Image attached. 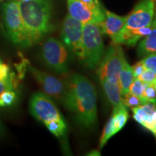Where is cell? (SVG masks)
Wrapping results in <instances>:
<instances>
[{
	"mask_svg": "<svg viewBox=\"0 0 156 156\" xmlns=\"http://www.w3.org/2000/svg\"><path fill=\"white\" fill-rule=\"evenodd\" d=\"M64 106L75 115V119L84 128L93 127L97 123V96L93 83L80 74L70 76L67 83Z\"/></svg>",
	"mask_w": 156,
	"mask_h": 156,
	"instance_id": "6da1fadb",
	"label": "cell"
},
{
	"mask_svg": "<svg viewBox=\"0 0 156 156\" xmlns=\"http://www.w3.org/2000/svg\"><path fill=\"white\" fill-rule=\"evenodd\" d=\"M26 33V47L33 46L52 29L51 0L18 2Z\"/></svg>",
	"mask_w": 156,
	"mask_h": 156,
	"instance_id": "7a4b0ae2",
	"label": "cell"
},
{
	"mask_svg": "<svg viewBox=\"0 0 156 156\" xmlns=\"http://www.w3.org/2000/svg\"><path fill=\"white\" fill-rule=\"evenodd\" d=\"M103 34L100 24H84L80 61L89 69H93L98 67L104 55Z\"/></svg>",
	"mask_w": 156,
	"mask_h": 156,
	"instance_id": "3957f363",
	"label": "cell"
},
{
	"mask_svg": "<svg viewBox=\"0 0 156 156\" xmlns=\"http://www.w3.org/2000/svg\"><path fill=\"white\" fill-rule=\"evenodd\" d=\"M2 20L7 36L15 44L26 47V33L16 0L4 4Z\"/></svg>",
	"mask_w": 156,
	"mask_h": 156,
	"instance_id": "277c9868",
	"label": "cell"
},
{
	"mask_svg": "<svg viewBox=\"0 0 156 156\" xmlns=\"http://www.w3.org/2000/svg\"><path fill=\"white\" fill-rule=\"evenodd\" d=\"M41 57L46 65L55 73L64 75L68 72L69 51L63 43L57 39L51 37L44 43Z\"/></svg>",
	"mask_w": 156,
	"mask_h": 156,
	"instance_id": "5b68a950",
	"label": "cell"
},
{
	"mask_svg": "<svg viewBox=\"0 0 156 156\" xmlns=\"http://www.w3.org/2000/svg\"><path fill=\"white\" fill-rule=\"evenodd\" d=\"M125 58L124 51L119 44L109 45L105 51L102 60L98 65V75L101 80H107L119 85V74Z\"/></svg>",
	"mask_w": 156,
	"mask_h": 156,
	"instance_id": "8992f818",
	"label": "cell"
},
{
	"mask_svg": "<svg viewBox=\"0 0 156 156\" xmlns=\"http://www.w3.org/2000/svg\"><path fill=\"white\" fill-rule=\"evenodd\" d=\"M84 24L68 14L64 20L62 30V40L70 53L75 54L80 61L82 41Z\"/></svg>",
	"mask_w": 156,
	"mask_h": 156,
	"instance_id": "52a82bcc",
	"label": "cell"
},
{
	"mask_svg": "<svg viewBox=\"0 0 156 156\" xmlns=\"http://www.w3.org/2000/svg\"><path fill=\"white\" fill-rule=\"evenodd\" d=\"M30 112L37 120L44 124L63 119L61 113L50 97L41 92L36 93L31 97Z\"/></svg>",
	"mask_w": 156,
	"mask_h": 156,
	"instance_id": "ba28073f",
	"label": "cell"
},
{
	"mask_svg": "<svg viewBox=\"0 0 156 156\" xmlns=\"http://www.w3.org/2000/svg\"><path fill=\"white\" fill-rule=\"evenodd\" d=\"M155 6L154 0H140L126 16L123 32L136 30L151 25L155 14Z\"/></svg>",
	"mask_w": 156,
	"mask_h": 156,
	"instance_id": "9c48e42d",
	"label": "cell"
},
{
	"mask_svg": "<svg viewBox=\"0 0 156 156\" xmlns=\"http://www.w3.org/2000/svg\"><path fill=\"white\" fill-rule=\"evenodd\" d=\"M26 67L34 76L36 80L41 85L45 94L54 98L58 101L63 102L67 93V84L57 79L54 76L40 71L33 67L30 63H27Z\"/></svg>",
	"mask_w": 156,
	"mask_h": 156,
	"instance_id": "30bf717a",
	"label": "cell"
},
{
	"mask_svg": "<svg viewBox=\"0 0 156 156\" xmlns=\"http://www.w3.org/2000/svg\"><path fill=\"white\" fill-rule=\"evenodd\" d=\"M69 15L83 24H101L104 20L105 14L102 10L94 11L87 7L80 0H67Z\"/></svg>",
	"mask_w": 156,
	"mask_h": 156,
	"instance_id": "8fae6325",
	"label": "cell"
},
{
	"mask_svg": "<svg viewBox=\"0 0 156 156\" xmlns=\"http://www.w3.org/2000/svg\"><path fill=\"white\" fill-rule=\"evenodd\" d=\"M105 19L101 23L103 34H106L115 44H122V32L125 25L126 16H120L104 9Z\"/></svg>",
	"mask_w": 156,
	"mask_h": 156,
	"instance_id": "7c38bea8",
	"label": "cell"
},
{
	"mask_svg": "<svg viewBox=\"0 0 156 156\" xmlns=\"http://www.w3.org/2000/svg\"><path fill=\"white\" fill-rule=\"evenodd\" d=\"M136 122L151 131L156 138V102L147 101L142 106L132 108Z\"/></svg>",
	"mask_w": 156,
	"mask_h": 156,
	"instance_id": "4fadbf2b",
	"label": "cell"
},
{
	"mask_svg": "<svg viewBox=\"0 0 156 156\" xmlns=\"http://www.w3.org/2000/svg\"><path fill=\"white\" fill-rule=\"evenodd\" d=\"M101 83L107 98L113 106V110L125 107L123 104L122 95L119 85L113 83L107 80H101Z\"/></svg>",
	"mask_w": 156,
	"mask_h": 156,
	"instance_id": "5bb4252c",
	"label": "cell"
},
{
	"mask_svg": "<svg viewBox=\"0 0 156 156\" xmlns=\"http://www.w3.org/2000/svg\"><path fill=\"white\" fill-rule=\"evenodd\" d=\"M137 48V54L140 57L151 54H156V15L154 14L152 21V30L149 35L144 37Z\"/></svg>",
	"mask_w": 156,
	"mask_h": 156,
	"instance_id": "9a60e30c",
	"label": "cell"
},
{
	"mask_svg": "<svg viewBox=\"0 0 156 156\" xmlns=\"http://www.w3.org/2000/svg\"><path fill=\"white\" fill-rule=\"evenodd\" d=\"M133 80L134 75L132 67L126 62V58H124L122 69L119 74V86L122 96L129 93V87L133 82Z\"/></svg>",
	"mask_w": 156,
	"mask_h": 156,
	"instance_id": "2e32d148",
	"label": "cell"
},
{
	"mask_svg": "<svg viewBox=\"0 0 156 156\" xmlns=\"http://www.w3.org/2000/svg\"><path fill=\"white\" fill-rule=\"evenodd\" d=\"M114 119V126L116 132H119L125 126L129 119V114L126 107L113 110L112 114Z\"/></svg>",
	"mask_w": 156,
	"mask_h": 156,
	"instance_id": "e0dca14e",
	"label": "cell"
},
{
	"mask_svg": "<svg viewBox=\"0 0 156 156\" xmlns=\"http://www.w3.org/2000/svg\"><path fill=\"white\" fill-rule=\"evenodd\" d=\"M44 124L48 131L51 132L54 135L57 137L63 135L66 131V129H67V125H66L64 119L51 121V122H47Z\"/></svg>",
	"mask_w": 156,
	"mask_h": 156,
	"instance_id": "ac0fdd59",
	"label": "cell"
},
{
	"mask_svg": "<svg viewBox=\"0 0 156 156\" xmlns=\"http://www.w3.org/2000/svg\"><path fill=\"white\" fill-rule=\"evenodd\" d=\"M116 133L117 132L114 126V119H113V116H112L108 122H107L106 126L104 127V129H103L102 136H101L100 142H99V147L103 148V146L106 145V142H108V140Z\"/></svg>",
	"mask_w": 156,
	"mask_h": 156,
	"instance_id": "d6986e66",
	"label": "cell"
},
{
	"mask_svg": "<svg viewBox=\"0 0 156 156\" xmlns=\"http://www.w3.org/2000/svg\"><path fill=\"white\" fill-rule=\"evenodd\" d=\"M123 104L125 106L126 108H136L143 105L147 101H144L143 99L128 93L126 95H123Z\"/></svg>",
	"mask_w": 156,
	"mask_h": 156,
	"instance_id": "ffe728a7",
	"label": "cell"
},
{
	"mask_svg": "<svg viewBox=\"0 0 156 156\" xmlns=\"http://www.w3.org/2000/svg\"><path fill=\"white\" fill-rule=\"evenodd\" d=\"M16 93L12 90L4 91L0 94V108L9 107L16 101Z\"/></svg>",
	"mask_w": 156,
	"mask_h": 156,
	"instance_id": "44dd1931",
	"label": "cell"
},
{
	"mask_svg": "<svg viewBox=\"0 0 156 156\" xmlns=\"http://www.w3.org/2000/svg\"><path fill=\"white\" fill-rule=\"evenodd\" d=\"M144 87H145V83L143 82H142L138 78H134L133 82L129 87V93L142 99Z\"/></svg>",
	"mask_w": 156,
	"mask_h": 156,
	"instance_id": "7402d4cb",
	"label": "cell"
},
{
	"mask_svg": "<svg viewBox=\"0 0 156 156\" xmlns=\"http://www.w3.org/2000/svg\"><path fill=\"white\" fill-rule=\"evenodd\" d=\"M142 99L145 101H152L156 102V91L153 84L145 83Z\"/></svg>",
	"mask_w": 156,
	"mask_h": 156,
	"instance_id": "603a6c76",
	"label": "cell"
},
{
	"mask_svg": "<svg viewBox=\"0 0 156 156\" xmlns=\"http://www.w3.org/2000/svg\"><path fill=\"white\" fill-rule=\"evenodd\" d=\"M16 84L17 82L15 80V74L11 73L9 77L7 80L0 81V94L5 90H12L16 87Z\"/></svg>",
	"mask_w": 156,
	"mask_h": 156,
	"instance_id": "cb8c5ba5",
	"label": "cell"
},
{
	"mask_svg": "<svg viewBox=\"0 0 156 156\" xmlns=\"http://www.w3.org/2000/svg\"><path fill=\"white\" fill-rule=\"evenodd\" d=\"M146 69L151 70L156 74V54H151L144 56L142 60Z\"/></svg>",
	"mask_w": 156,
	"mask_h": 156,
	"instance_id": "d4e9b609",
	"label": "cell"
},
{
	"mask_svg": "<svg viewBox=\"0 0 156 156\" xmlns=\"http://www.w3.org/2000/svg\"><path fill=\"white\" fill-rule=\"evenodd\" d=\"M142 82L146 84H153L156 80V74L149 69H145L144 72L137 77Z\"/></svg>",
	"mask_w": 156,
	"mask_h": 156,
	"instance_id": "484cf974",
	"label": "cell"
},
{
	"mask_svg": "<svg viewBox=\"0 0 156 156\" xmlns=\"http://www.w3.org/2000/svg\"><path fill=\"white\" fill-rule=\"evenodd\" d=\"M10 68L7 64L1 63L0 64V81L7 80L10 75Z\"/></svg>",
	"mask_w": 156,
	"mask_h": 156,
	"instance_id": "4316f807",
	"label": "cell"
},
{
	"mask_svg": "<svg viewBox=\"0 0 156 156\" xmlns=\"http://www.w3.org/2000/svg\"><path fill=\"white\" fill-rule=\"evenodd\" d=\"M132 73H133L134 78H137L141 74L143 73L144 70L145 69V66L142 61L137 62L132 67Z\"/></svg>",
	"mask_w": 156,
	"mask_h": 156,
	"instance_id": "83f0119b",
	"label": "cell"
},
{
	"mask_svg": "<svg viewBox=\"0 0 156 156\" xmlns=\"http://www.w3.org/2000/svg\"><path fill=\"white\" fill-rule=\"evenodd\" d=\"M84 5H86L87 7L94 11H100L101 10L100 6H98L95 3V0H80Z\"/></svg>",
	"mask_w": 156,
	"mask_h": 156,
	"instance_id": "f1b7e54d",
	"label": "cell"
},
{
	"mask_svg": "<svg viewBox=\"0 0 156 156\" xmlns=\"http://www.w3.org/2000/svg\"><path fill=\"white\" fill-rule=\"evenodd\" d=\"M101 155L100 152L97 151H93L87 153V155Z\"/></svg>",
	"mask_w": 156,
	"mask_h": 156,
	"instance_id": "f546056e",
	"label": "cell"
},
{
	"mask_svg": "<svg viewBox=\"0 0 156 156\" xmlns=\"http://www.w3.org/2000/svg\"><path fill=\"white\" fill-rule=\"evenodd\" d=\"M3 133H4V128H3L2 124V123L0 122V136H1Z\"/></svg>",
	"mask_w": 156,
	"mask_h": 156,
	"instance_id": "4dcf8cb0",
	"label": "cell"
},
{
	"mask_svg": "<svg viewBox=\"0 0 156 156\" xmlns=\"http://www.w3.org/2000/svg\"><path fill=\"white\" fill-rule=\"evenodd\" d=\"M95 3H96L98 5L100 6V7H101V5H100V2H99V0H95Z\"/></svg>",
	"mask_w": 156,
	"mask_h": 156,
	"instance_id": "1f68e13d",
	"label": "cell"
},
{
	"mask_svg": "<svg viewBox=\"0 0 156 156\" xmlns=\"http://www.w3.org/2000/svg\"><path fill=\"white\" fill-rule=\"evenodd\" d=\"M153 85H154V87H155V91H156V80H155V82H154V83H153Z\"/></svg>",
	"mask_w": 156,
	"mask_h": 156,
	"instance_id": "d6a6232c",
	"label": "cell"
},
{
	"mask_svg": "<svg viewBox=\"0 0 156 156\" xmlns=\"http://www.w3.org/2000/svg\"><path fill=\"white\" fill-rule=\"evenodd\" d=\"M17 2H28V1H30V0H16Z\"/></svg>",
	"mask_w": 156,
	"mask_h": 156,
	"instance_id": "836d02e7",
	"label": "cell"
},
{
	"mask_svg": "<svg viewBox=\"0 0 156 156\" xmlns=\"http://www.w3.org/2000/svg\"><path fill=\"white\" fill-rule=\"evenodd\" d=\"M155 15H156V5L155 6Z\"/></svg>",
	"mask_w": 156,
	"mask_h": 156,
	"instance_id": "e575fe53",
	"label": "cell"
},
{
	"mask_svg": "<svg viewBox=\"0 0 156 156\" xmlns=\"http://www.w3.org/2000/svg\"><path fill=\"white\" fill-rule=\"evenodd\" d=\"M2 63V61H1V59H0V64H1Z\"/></svg>",
	"mask_w": 156,
	"mask_h": 156,
	"instance_id": "d590c367",
	"label": "cell"
},
{
	"mask_svg": "<svg viewBox=\"0 0 156 156\" xmlns=\"http://www.w3.org/2000/svg\"><path fill=\"white\" fill-rule=\"evenodd\" d=\"M154 1H155V2H156V0H154Z\"/></svg>",
	"mask_w": 156,
	"mask_h": 156,
	"instance_id": "8d00e7d4",
	"label": "cell"
}]
</instances>
